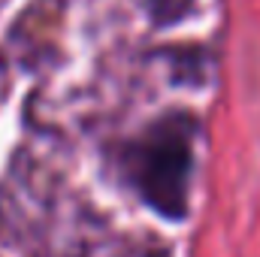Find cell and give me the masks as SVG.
I'll use <instances>...</instances> for the list:
<instances>
[{
  "instance_id": "cell-1",
  "label": "cell",
  "mask_w": 260,
  "mask_h": 257,
  "mask_svg": "<svg viewBox=\"0 0 260 257\" xmlns=\"http://www.w3.org/2000/svg\"><path fill=\"white\" fill-rule=\"evenodd\" d=\"M194 136L197 121L185 112L157 118L127 148L130 185L167 221L188 218L191 176H194Z\"/></svg>"
},
{
  "instance_id": "cell-2",
  "label": "cell",
  "mask_w": 260,
  "mask_h": 257,
  "mask_svg": "<svg viewBox=\"0 0 260 257\" xmlns=\"http://www.w3.org/2000/svg\"><path fill=\"white\" fill-rule=\"evenodd\" d=\"M148 257H170L167 251H154V254H148Z\"/></svg>"
}]
</instances>
